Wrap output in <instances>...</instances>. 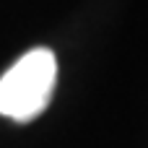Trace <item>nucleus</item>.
<instances>
[{
	"mask_svg": "<svg viewBox=\"0 0 148 148\" xmlns=\"http://www.w3.org/2000/svg\"><path fill=\"white\" fill-rule=\"evenodd\" d=\"M57 60L47 47L29 49L0 78V114L13 122H31L39 117L55 91Z\"/></svg>",
	"mask_w": 148,
	"mask_h": 148,
	"instance_id": "obj_1",
	"label": "nucleus"
}]
</instances>
